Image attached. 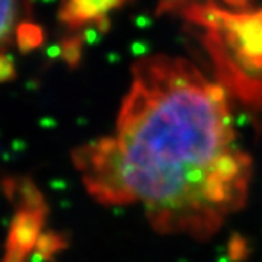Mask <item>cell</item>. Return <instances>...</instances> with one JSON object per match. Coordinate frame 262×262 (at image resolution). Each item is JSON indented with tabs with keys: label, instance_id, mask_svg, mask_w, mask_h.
Instances as JSON below:
<instances>
[{
	"label": "cell",
	"instance_id": "7",
	"mask_svg": "<svg viewBox=\"0 0 262 262\" xmlns=\"http://www.w3.org/2000/svg\"><path fill=\"white\" fill-rule=\"evenodd\" d=\"M229 5H232L234 8H245V5H246V2L248 0H226Z\"/></svg>",
	"mask_w": 262,
	"mask_h": 262
},
{
	"label": "cell",
	"instance_id": "3",
	"mask_svg": "<svg viewBox=\"0 0 262 262\" xmlns=\"http://www.w3.org/2000/svg\"><path fill=\"white\" fill-rule=\"evenodd\" d=\"M124 0H64L60 9V20L70 28L99 22L120 6Z\"/></svg>",
	"mask_w": 262,
	"mask_h": 262
},
{
	"label": "cell",
	"instance_id": "5",
	"mask_svg": "<svg viewBox=\"0 0 262 262\" xmlns=\"http://www.w3.org/2000/svg\"><path fill=\"white\" fill-rule=\"evenodd\" d=\"M15 34H16V44L22 53H28L42 42V29L35 24L20 22Z\"/></svg>",
	"mask_w": 262,
	"mask_h": 262
},
{
	"label": "cell",
	"instance_id": "2",
	"mask_svg": "<svg viewBox=\"0 0 262 262\" xmlns=\"http://www.w3.org/2000/svg\"><path fill=\"white\" fill-rule=\"evenodd\" d=\"M196 29L215 79L262 128V9H225L213 0H166Z\"/></svg>",
	"mask_w": 262,
	"mask_h": 262
},
{
	"label": "cell",
	"instance_id": "4",
	"mask_svg": "<svg viewBox=\"0 0 262 262\" xmlns=\"http://www.w3.org/2000/svg\"><path fill=\"white\" fill-rule=\"evenodd\" d=\"M18 0H0V50L5 47L16 32Z\"/></svg>",
	"mask_w": 262,
	"mask_h": 262
},
{
	"label": "cell",
	"instance_id": "1",
	"mask_svg": "<svg viewBox=\"0 0 262 262\" xmlns=\"http://www.w3.org/2000/svg\"><path fill=\"white\" fill-rule=\"evenodd\" d=\"M75 163L101 204L139 206L159 233L200 241L245 206L252 179L225 89L163 54L133 66L115 130L79 147Z\"/></svg>",
	"mask_w": 262,
	"mask_h": 262
},
{
	"label": "cell",
	"instance_id": "6",
	"mask_svg": "<svg viewBox=\"0 0 262 262\" xmlns=\"http://www.w3.org/2000/svg\"><path fill=\"white\" fill-rule=\"evenodd\" d=\"M16 77L15 63L8 54L0 51V83L10 82Z\"/></svg>",
	"mask_w": 262,
	"mask_h": 262
}]
</instances>
